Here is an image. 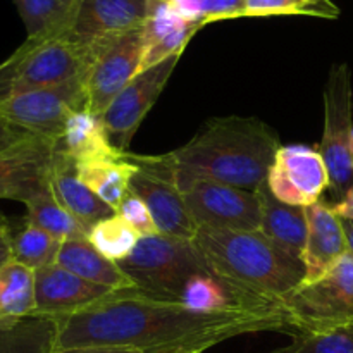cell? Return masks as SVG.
I'll list each match as a JSON object with an SVG mask.
<instances>
[{
	"label": "cell",
	"instance_id": "15",
	"mask_svg": "<svg viewBox=\"0 0 353 353\" xmlns=\"http://www.w3.org/2000/svg\"><path fill=\"white\" fill-rule=\"evenodd\" d=\"M155 0H81L69 33L81 41L112 38L143 26Z\"/></svg>",
	"mask_w": 353,
	"mask_h": 353
},
{
	"label": "cell",
	"instance_id": "27",
	"mask_svg": "<svg viewBox=\"0 0 353 353\" xmlns=\"http://www.w3.org/2000/svg\"><path fill=\"white\" fill-rule=\"evenodd\" d=\"M28 209V214L24 219L28 223L34 224L40 230L47 231L59 241H69V240H81V238H88L90 230L83 223H79L71 212L64 209L61 203L55 200L52 188L47 192L40 193L30 202L24 203Z\"/></svg>",
	"mask_w": 353,
	"mask_h": 353
},
{
	"label": "cell",
	"instance_id": "34",
	"mask_svg": "<svg viewBox=\"0 0 353 353\" xmlns=\"http://www.w3.org/2000/svg\"><path fill=\"white\" fill-rule=\"evenodd\" d=\"M40 137H34L30 131L9 123L3 117H0V155L9 154V152L17 150L31 141L38 140Z\"/></svg>",
	"mask_w": 353,
	"mask_h": 353
},
{
	"label": "cell",
	"instance_id": "1",
	"mask_svg": "<svg viewBox=\"0 0 353 353\" xmlns=\"http://www.w3.org/2000/svg\"><path fill=\"white\" fill-rule=\"evenodd\" d=\"M55 321V352L130 347L145 353H202L240 334L290 331L285 312H196L181 302L150 299L137 288L112 292Z\"/></svg>",
	"mask_w": 353,
	"mask_h": 353
},
{
	"label": "cell",
	"instance_id": "33",
	"mask_svg": "<svg viewBox=\"0 0 353 353\" xmlns=\"http://www.w3.org/2000/svg\"><path fill=\"white\" fill-rule=\"evenodd\" d=\"M116 214H119V216L123 217L138 234H140V238L157 234V228H155L154 219H152L150 210L147 209L143 200H141L140 196L134 195V193L130 192L124 196V200L121 202Z\"/></svg>",
	"mask_w": 353,
	"mask_h": 353
},
{
	"label": "cell",
	"instance_id": "7",
	"mask_svg": "<svg viewBox=\"0 0 353 353\" xmlns=\"http://www.w3.org/2000/svg\"><path fill=\"white\" fill-rule=\"evenodd\" d=\"M88 72L62 85L33 90L0 100V117L34 137L59 141L74 114L88 110Z\"/></svg>",
	"mask_w": 353,
	"mask_h": 353
},
{
	"label": "cell",
	"instance_id": "8",
	"mask_svg": "<svg viewBox=\"0 0 353 353\" xmlns=\"http://www.w3.org/2000/svg\"><path fill=\"white\" fill-rule=\"evenodd\" d=\"M353 90L347 64L331 69L324 88V133L319 152L330 174V190L343 199L353 186Z\"/></svg>",
	"mask_w": 353,
	"mask_h": 353
},
{
	"label": "cell",
	"instance_id": "3",
	"mask_svg": "<svg viewBox=\"0 0 353 353\" xmlns=\"http://www.w3.org/2000/svg\"><path fill=\"white\" fill-rule=\"evenodd\" d=\"M193 245L214 274L274 302L305 278L303 262L281 250L261 231L199 228Z\"/></svg>",
	"mask_w": 353,
	"mask_h": 353
},
{
	"label": "cell",
	"instance_id": "19",
	"mask_svg": "<svg viewBox=\"0 0 353 353\" xmlns=\"http://www.w3.org/2000/svg\"><path fill=\"white\" fill-rule=\"evenodd\" d=\"M50 188L55 200L71 212L79 223L92 230L102 219L114 216L116 210L100 200L85 183L79 179L76 162L54 147V164H52Z\"/></svg>",
	"mask_w": 353,
	"mask_h": 353
},
{
	"label": "cell",
	"instance_id": "24",
	"mask_svg": "<svg viewBox=\"0 0 353 353\" xmlns=\"http://www.w3.org/2000/svg\"><path fill=\"white\" fill-rule=\"evenodd\" d=\"M28 38L61 37L71 30L81 0H12Z\"/></svg>",
	"mask_w": 353,
	"mask_h": 353
},
{
	"label": "cell",
	"instance_id": "17",
	"mask_svg": "<svg viewBox=\"0 0 353 353\" xmlns=\"http://www.w3.org/2000/svg\"><path fill=\"white\" fill-rule=\"evenodd\" d=\"M307 210V241L302 252L305 265L303 283H312L323 278L348 254V241L341 219L333 212L331 205L317 202L305 207Z\"/></svg>",
	"mask_w": 353,
	"mask_h": 353
},
{
	"label": "cell",
	"instance_id": "20",
	"mask_svg": "<svg viewBox=\"0 0 353 353\" xmlns=\"http://www.w3.org/2000/svg\"><path fill=\"white\" fill-rule=\"evenodd\" d=\"M261 202V233L286 254L302 261L307 241L305 207H293L279 202L269 190L268 181L259 186Z\"/></svg>",
	"mask_w": 353,
	"mask_h": 353
},
{
	"label": "cell",
	"instance_id": "23",
	"mask_svg": "<svg viewBox=\"0 0 353 353\" xmlns=\"http://www.w3.org/2000/svg\"><path fill=\"white\" fill-rule=\"evenodd\" d=\"M124 154L121 157L76 164L79 179L114 210L119 209L124 196L130 193V179L138 171L137 165L128 161Z\"/></svg>",
	"mask_w": 353,
	"mask_h": 353
},
{
	"label": "cell",
	"instance_id": "14",
	"mask_svg": "<svg viewBox=\"0 0 353 353\" xmlns=\"http://www.w3.org/2000/svg\"><path fill=\"white\" fill-rule=\"evenodd\" d=\"M55 143L45 138L0 155V199L28 203L50 188Z\"/></svg>",
	"mask_w": 353,
	"mask_h": 353
},
{
	"label": "cell",
	"instance_id": "32",
	"mask_svg": "<svg viewBox=\"0 0 353 353\" xmlns=\"http://www.w3.org/2000/svg\"><path fill=\"white\" fill-rule=\"evenodd\" d=\"M174 7L186 19L205 26L214 21L243 17L247 0H183Z\"/></svg>",
	"mask_w": 353,
	"mask_h": 353
},
{
	"label": "cell",
	"instance_id": "26",
	"mask_svg": "<svg viewBox=\"0 0 353 353\" xmlns=\"http://www.w3.org/2000/svg\"><path fill=\"white\" fill-rule=\"evenodd\" d=\"M34 307V271L9 262L0 271V323L33 316Z\"/></svg>",
	"mask_w": 353,
	"mask_h": 353
},
{
	"label": "cell",
	"instance_id": "2",
	"mask_svg": "<svg viewBox=\"0 0 353 353\" xmlns=\"http://www.w3.org/2000/svg\"><path fill=\"white\" fill-rule=\"evenodd\" d=\"M278 134L257 117L228 116L207 121L183 147L164 155L124 157L143 171L169 179L179 192L196 181H212L257 192L268 181L278 154Z\"/></svg>",
	"mask_w": 353,
	"mask_h": 353
},
{
	"label": "cell",
	"instance_id": "10",
	"mask_svg": "<svg viewBox=\"0 0 353 353\" xmlns=\"http://www.w3.org/2000/svg\"><path fill=\"white\" fill-rule=\"evenodd\" d=\"M179 59L181 55H172L154 68L138 72L102 114L107 134L119 152H128L134 133L161 97Z\"/></svg>",
	"mask_w": 353,
	"mask_h": 353
},
{
	"label": "cell",
	"instance_id": "16",
	"mask_svg": "<svg viewBox=\"0 0 353 353\" xmlns=\"http://www.w3.org/2000/svg\"><path fill=\"white\" fill-rule=\"evenodd\" d=\"M130 192L143 200L159 234L193 241L199 226L190 216L183 193L174 183L138 168L130 179Z\"/></svg>",
	"mask_w": 353,
	"mask_h": 353
},
{
	"label": "cell",
	"instance_id": "12",
	"mask_svg": "<svg viewBox=\"0 0 353 353\" xmlns=\"http://www.w3.org/2000/svg\"><path fill=\"white\" fill-rule=\"evenodd\" d=\"M143 48V26L110 38L103 45L86 79L90 112L102 117L117 93L140 72Z\"/></svg>",
	"mask_w": 353,
	"mask_h": 353
},
{
	"label": "cell",
	"instance_id": "21",
	"mask_svg": "<svg viewBox=\"0 0 353 353\" xmlns=\"http://www.w3.org/2000/svg\"><path fill=\"white\" fill-rule=\"evenodd\" d=\"M55 264L68 269L69 272L86 279V281L105 286V288L114 290V292L137 288L134 283L124 274L119 264L103 257L90 243L88 238L64 241L61 250H59Z\"/></svg>",
	"mask_w": 353,
	"mask_h": 353
},
{
	"label": "cell",
	"instance_id": "4",
	"mask_svg": "<svg viewBox=\"0 0 353 353\" xmlns=\"http://www.w3.org/2000/svg\"><path fill=\"white\" fill-rule=\"evenodd\" d=\"M109 40L110 38H100L81 41L69 31L61 37L26 38L7 61L0 64V100L62 85L85 74Z\"/></svg>",
	"mask_w": 353,
	"mask_h": 353
},
{
	"label": "cell",
	"instance_id": "38",
	"mask_svg": "<svg viewBox=\"0 0 353 353\" xmlns=\"http://www.w3.org/2000/svg\"><path fill=\"white\" fill-rule=\"evenodd\" d=\"M341 224H343L345 234H347V241H348V250L353 255V221H347L341 219Z\"/></svg>",
	"mask_w": 353,
	"mask_h": 353
},
{
	"label": "cell",
	"instance_id": "39",
	"mask_svg": "<svg viewBox=\"0 0 353 353\" xmlns=\"http://www.w3.org/2000/svg\"><path fill=\"white\" fill-rule=\"evenodd\" d=\"M352 150H353V126H352Z\"/></svg>",
	"mask_w": 353,
	"mask_h": 353
},
{
	"label": "cell",
	"instance_id": "36",
	"mask_svg": "<svg viewBox=\"0 0 353 353\" xmlns=\"http://www.w3.org/2000/svg\"><path fill=\"white\" fill-rule=\"evenodd\" d=\"M55 353H145L143 350L130 347H76L57 350Z\"/></svg>",
	"mask_w": 353,
	"mask_h": 353
},
{
	"label": "cell",
	"instance_id": "18",
	"mask_svg": "<svg viewBox=\"0 0 353 353\" xmlns=\"http://www.w3.org/2000/svg\"><path fill=\"white\" fill-rule=\"evenodd\" d=\"M202 28L196 21L186 19L174 3L155 0L154 10L143 24V59L140 71L154 68L159 62L181 55L193 34Z\"/></svg>",
	"mask_w": 353,
	"mask_h": 353
},
{
	"label": "cell",
	"instance_id": "35",
	"mask_svg": "<svg viewBox=\"0 0 353 353\" xmlns=\"http://www.w3.org/2000/svg\"><path fill=\"white\" fill-rule=\"evenodd\" d=\"M12 262V226L0 212V271Z\"/></svg>",
	"mask_w": 353,
	"mask_h": 353
},
{
	"label": "cell",
	"instance_id": "6",
	"mask_svg": "<svg viewBox=\"0 0 353 353\" xmlns=\"http://www.w3.org/2000/svg\"><path fill=\"white\" fill-rule=\"evenodd\" d=\"M288 333H317L353 321V255L348 252L323 278L302 283L279 300Z\"/></svg>",
	"mask_w": 353,
	"mask_h": 353
},
{
	"label": "cell",
	"instance_id": "29",
	"mask_svg": "<svg viewBox=\"0 0 353 353\" xmlns=\"http://www.w3.org/2000/svg\"><path fill=\"white\" fill-rule=\"evenodd\" d=\"M88 240L103 257L112 262H121L130 257L138 245L140 234L119 214H114L90 230Z\"/></svg>",
	"mask_w": 353,
	"mask_h": 353
},
{
	"label": "cell",
	"instance_id": "37",
	"mask_svg": "<svg viewBox=\"0 0 353 353\" xmlns=\"http://www.w3.org/2000/svg\"><path fill=\"white\" fill-rule=\"evenodd\" d=\"M333 212L336 214L340 219L353 221V186L347 192V195L341 200H338L334 205H331Z\"/></svg>",
	"mask_w": 353,
	"mask_h": 353
},
{
	"label": "cell",
	"instance_id": "28",
	"mask_svg": "<svg viewBox=\"0 0 353 353\" xmlns=\"http://www.w3.org/2000/svg\"><path fill=\"white\" fill-rule=\"evenodd\" d=\"M61 247L62 241L26 219L19 230H12V261L31 271L55 264Z\"/></svg>",
	"mask_w": 353,
	"mask_h": 353
},
{
	"label": "cell",
	"instance_id": "25",
	"mask_svg": "<svg viewBox=\"0 0 353 353\" xmlns=\"http://www.w3.org/2000/svg\"><path fill=\"white\" fill-rule=\"evenodd\" d=\"M57 321L30 316L0 323V353H55Z\"/></svg>",
	"mask_w": 353,
	"mask_h": 353
},
{
	"label": "cell",
	"instance_id": "11",
	"mask_svg": "<svg viewBox=\"0 0 353 353\" xmlns=\"http://www.w3.org/2000/svg\"><path fill=\"white\" fill-rule=\"evenodd\" d=\"M268 186L279 202L310 207L330 188V174L319 148L307 145L279 147L268 174Z\"/></svg>",
	"mask_w": 353,
	"mask_h": 353
},
{
	"label": "cell",
	"instance_id": "22",
	"mask_svg": "<svg viewBox=\"0 0 353 353\" xmlns=\"http://www.w3.org/2000/svg\"><path fill=\"white\" fill-rule=\"evenodd\" d=\"M55 147L71 157L76 164L121 157L124 154L112 145L102 117L95 116L90 110L74 114L68 121L64 134L61 140L55 141Z\"/></svg>",
	"mask_w": 353,
	"mask_h": 353
},
{
	"label": "cell",
	"instance_id": "13",
	"mask_svg": "<svg viewBox=\"0 0 353 353\" xmlns=\"http://www.w3.org/2000/svg\"><path fill=\"white\" fill-rule=\"evenodd\" d=\"M114 290L72 274L59 264H50L34 271L37 307L33 316L52 317V319L71 316L105 299Z\"/></svg>",
	"mask_w": 353,
	"mask_h": 353
},
{
	"label": "cell",
	"instance_id": "31",
	"mask_svg": "<svg viewBox=\"0 0 353 353\" xmlns=\"http://www.w3.org/2000/svg\"><path fill=\"white\" fill-rule=\"evenodd\" d=\"M281 14H305L334 19L340 16V9L331 0H247L243 17Z\"/></svg>",
	"mask_w": 353,
	"mask_h": 353
},
{
	"label": "cell",
	"instance_id": "30",
	"mask_svg": "<svg viewBox=\"0 0 353 353\" xmlns=\"http://www.w3.org/2000/svg\"><path fill=\"white\" fill-rule=\"evenodd\" d=\"M272 353H353V321L317 333L293 334L292 345Z\"/></svg>",
	"mask_w": 353,
	"mask_h": 353
},
{
	"label": "cell",
	"instance_id": "5",
	"mask_svg": "<svg viewBox=\"0 0 353 353\" xmlns=\"http://www.w3.org/2000/svg\"><path fill=\"white\" fill-rule=\"evenodd\" d=\"M117 264L143 295L165 302H181L195 276L212 272L192 240L159 233L141 236L130 257Z\"/></svg>",
	"mask_w": 353,
	"mask_h": 353
},
{
	"label": "cell",
	"instance_id": "9",
	"mask_svg": "<svg viewBox=\"0 0 353 353\" xmlns=\"http://www.w3.org/2000/svg\"><path fill=\"white\" fill-rule=\"evenodd\" d=\"M186 209L199 228L231 231L261 230L259 193L212 181H196L183 190Z\"/></svg>",
	"mask_w": 353,
	"mask_h": 353
}]
</instances>
